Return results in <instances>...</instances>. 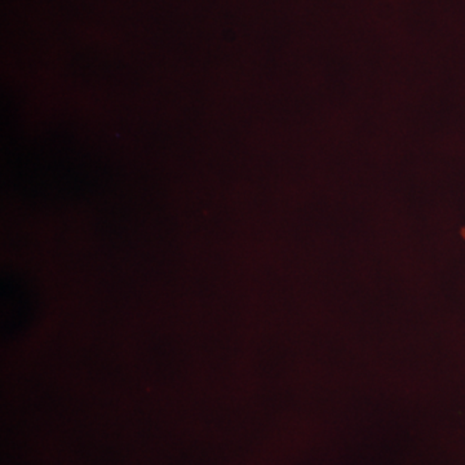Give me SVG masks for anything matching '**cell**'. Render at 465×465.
<instances>
[{
  "instance_id": "cell-1",
  "label": "cell",
  "mask_w": 465,
  "mask_h": 465,
  "mask_svg": "<svg viewBox=\"0 0 465 465\" xmlns=\"http://www.w3.org/2000/svg\"><path fill=\"white\" fill-rule=\"evenodd\" d=\"M460 237H461V240H463L464 243H465V226H463V228L460 229Z\"/></svg>"
}]
</instances>
